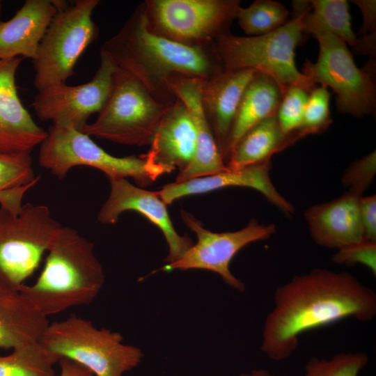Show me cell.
<instances>
[{"instance_id": "6da1fadb", "label": "cell", "mask_w": 376, "mask_h": 376, "mask_svg": "<svg viewBox=\"0 0 376 376\" xmlns=\"http://www.w3.org/2000/svg\"><path fill=\"white\" fill-rule=\"evenodd\" d=\"M376 315V294L346 272L315 268L279 286L262 331L261 351L273 361L289 358L304 333L342 320Z\"/></svg>"}, {"instance_id": "7a4b0ae2", "label": "cell", "mask_w": 376, "mask_h": 376, "mask_svg": "<svg viewBox=\"0 0 376 376\" xmlns=\"http://www.w3.org/2000/svg\"><path fill=\"white\" fill-rule=\"evenodd\" d=\"M100 52L167 104L176 100L170 88L173 79L203 81L224 70L214 44L188 46L151 32L147 26L143 3L120 31L103 44Z\"/></svg>"}, {"instance_id": "3957f363", "label": "cell", "mask_w": 376, "mask_h": 376, "mask_svg": "<svg viewBox=\"0 0 376 376\" xmlns=\"http://www.w3.org/2000/svg\"><path fill=\"white\" fill-rule=\"evenodd\" d=\"M47 252L38 279L22 285L19 292L46 317L92 302L104 283L94 244L76 230L61 226Z\"/></svg>"}, {"instance_id": "277c9868", "label": "cell", "mask_w": 376, "mask_h": 376, "mask_svg": "<svg viewBox=\"0 0 376 376\" xmlns=\"http://www.w3.org/2000/svg\"><path fill=\"white\" fill-rule=\"evenodd\" d=\"M310 11L267 34L238 36L230 33L218 38L214 45L224 70L251 69L273 79L282 93L291 86L309 93L316 84L297 68L295 49L304 40L302 20Z\"/></svg>"}, {"instance_id": "5b68a950", "label": "cell", "mask_w": 376, "mask_h": 376, "mask_svg": "<svg viewBox=\"0 0 376 376\" xmlns=\"http://www.w3.org/2000/svg\"><path fill=\"white\" fill-rule=\"evenodd\" d=\"M123 341L120 333L75 315L49 323L40 340L59 359L80 364L93 376H123L141 363V349Z\"/></svg>"}, {"instance_id": "8992f818", "label": "cell", "mask_w": 376, "mask_h": 376, "mask_svg": "<svg viewBox=\"0 0 376 376\" xmlns=\"http://www.w3.org/2000/svg\"><path fill=\"white\" fill-rule=\"evenodd\" d=\"M61 226L47 205L0 206V292H19Z\"/></svg>"}, {"instance_id": "52a82bcc", "label": "cell", "mask_w": 376, "mask_h": 376, "mask_svg": "<svg viewBox=\"0 0 376 376\" xmlns=\"http://www.w3.org/2000/svg\"><path fill=\"white\" fill-rule=\"evenodd\" d=\"M171 104L156 98L136 79L116 67L110 96L83 132L119 144L150 145Z\"/></svg>"}, {"instance_id": "ba28073f", "label": "cell", "mask_w": 376, "mask_h": 376, "mask_svg": "<svg viewBox=\"0 0 376 376\" xmlns=\"http://www.w3.org/2000/svg\"><path fill=\"white\" fill-rule=\"evenodd\" d=\"M99 3V0H76L56 14L33 60L38 91L66 83L75 75L77 61L98 37L92 15Z\"/></svg>"}, {"instance_id": "9c48e42d", "label": "cell", "mask_w": 376, "mask_h": 376, "mask_svg": "<svg viewBox=\"0 0 376 376\" xmlns=\"http://www.w3.org/2000/svg\"><path fill=\"white\" fill-rule=\"evenodd\" d=\"M38 164L58 179L73 167L90 166L109 178H132L141 187L155 182L161 173L140 157H116L97 145L83 132L52 125L40 144Z\"/></svg>"}, {"instance_id": "30bf717a", "label": "cell", "mask_w": 376, "mask_h": 376, "mask_svg": "<svg viewBox=\"0 0 376 376\" xmlns=\"http://www.w3.org/2000/svg\"><path fill=\"white\" fill-rule=\"evenodd\" d=\"M147 26L155 34L188 46L207 47L230 33L239 0H146Z\"/></svg>"}, {"instance_id": "8fae6325", "label": "cell", "mask_w": 376, "mask_h": 376, "mask_svg": "<svg viewBox=\"0 0 376 376\" xmlns=\"http://www.w3.org/2000/svg\"><path fill=\"white\" fill-rule=\"evenodd\" d=\"M319 45L318 57L315 63L306 60L302 73L336 94L339 112L357 118L375 112V85L373 74L360 69L355 64L347 45L329 32L313 36Z\"/></svg>"}, {"instance_id": "7c38bea8", "label": "cell", "mask_w": 376, "mask_h": 376, "mask_svg": "<svg viewBox=\"0 0 376 376\" xmlns=\"http://www.w3.org/2000/svg\"><path fill=\"white\" fill-rule=\"evenodd\" d=\"M180 214L185 225L195 233L197 241L178 260L166 264L161 270H208L219 274L230 287L244 291L245 285L231 273L230 263L246 245L272 237L276 231L275 225H265L251 219L240 230L214 233L205 228L201 221L189 212L182 210Z\"/></svg>"}, {"instance_id": "4fadbf2b", "label": "cell", "mask_w": 376, "mask_h": 376, "mask_svg": "<svg viewBox=\"0 0 376 376\" xmlns=\"http://www.w3.org/2000/svg\"><path fill=\"white\" fill-rule=\"evenodd\" d=\"M100 53V66L88 82L75 86L58 84L38 91L31 107L39 119L84 131L89 117L100 111L113 88L116 66L105 54Z\"/></svg>"}, {"instance_id": "5bb4252c", "label": "cell", "mask_w": 376, "mask_h": 376, "mask_svg": "<svg viewBox=\"0 0 376 376\" xmlns=\"http://www.w3.org/2000/svg\"><path fill=\"white\" fill-rule=\"evenodd\" d=\"M109 195L97 213V221L102 224H116L126 211H135L147 218L163 233L169 246L167 263L178 260L193 244L187 235L175 230L166 205L157 191L146 190L130 183L126 178H109Z\"/></svg>"}, {"instance_id": "9a60e30c", "label": "cell", "mask_w": 376, "mask_h": 376, "mask_svg": "<svg viewBox=\"0 0 376 376\" xmlns=\"http://www.w3.org/2000/svg\"><path fill=\"white\" fill-rule=\"evenodd\" d=\"M270 160L271 158L237 170L227 169L210 175L174 182L163 187L157 194L167 205L187 196L226 187H247L259 191L285 214L291 215L295 211L293 205L277 191L270 179Z\"/></svg>"}, {"instance_id": "2e32d148", "label": "cell", "mask_w": 376, "mask_h": 376, "mask_svg": "<svg viewBox=\"0 0 376 376\" xmlns=\"http://www.w3.org/2000/svg\"><path fill=\"white\" fill-rule=\"evenodd\" d=\"M22 58H0V152L31 151L47 132L34 121L17 90L16 72Z\"/></svg>"}, {"instance_id": "e0dca14e", "label": "cell", "mask_w": 376, "mask_h": 376, "mask_svg": "<svg viewBox=\"0 0 376 376\" xmlns=\"http://www.w3.org/2000/svg\"><path fill=\"white\" fill-rule=\"evenodd\" d=\"M196 141V130L192 116L185 103L176 97L160 120L149 150L142 156L162 175L176 169L180 172L190 162Z\"/></svg>"}, {"instance_id": "ac0fdd59", "label": "cell", "mask_w": 376, "mask_h": 376, "mask_svg": "<svg viewBox=\"0 0 376 376\" xmlns=\"http://www.w3.org/2000/svg\"><path fill=\"white\" fill-rule=\"evenodd\" d=\"M361 196L347 190L337 198L313 205L305 211L304 217L315 244L338 250L364 240L359 214Z\"/></svg>"}, {"instance_id": "d6986e66", "label": "cell", "mask_w": 376, "mask_h": 376, "mask_svg": "<svg viewBox=\"0 0 376 376\" xmlns=\"http://www.w3.org/2000/svg\"><path fill=\"white\" fill-rule=\"evenodd\" d=\"M65 1L26 0L10 19L0 21V58L32 60L52 20Z\"/></svg>"}, {"instance_id": "ffe728a7", "label": "cell", "mask_w": 376, "mask_h": 376, "mask_svg": "<svg viewBox=\"0 0 376 376\" xmlns=\"http://www.w3.org/2000/svg\"><path fill=\"white\" fill-rule=\"evenodd\" d=\"M255 72L251 69L224 70L201 81L202 109L223 159L238 105Z\"/></svg>"}, {"instance_id": "44dd1931", "label": "cell", "mask_w": 376, "mask_h": 376, "mask_svg": "<svg viewBox=\"0 0 376 376\" xmlns=\"http://www.w3.org/2000/svg\"><path fill=\"white\" fill-rule=\"evenodd\" d=\"M201 81L196 79L175 77L170 83V88L173 94L185 103L190 111L196 130L194 155L188 165L178 172L175 182L204 177L228 169L202 109Z\"/></svg>"}, {"instance_id": "7402d4cb", "label": "cell", "mask_w": 376, "mask_h": 376, "mask_svg": "<svg viewBox=\"0 0 376 376\" xmlns=\"http://www.w3.org/2000/svg\"><path fill=\"white\" fill-rule=\"evenodd\" d=\"M282 91L270 77L255 72L246 86L232 125L224 160L226 163L242 136L264 119L276 115Z\"/></svg>"}, {"instance_id": "603a6c76", "label": "cell", "mask_w": 376, "mask_h": 376, "mask_svg": "<svg viewBox=\"0 0 376 376\" xmlns=\"http://www.w3.org/2000/svg\"><path fill=\"white\" fill-rule=\"evenodd\" d=\"M49 322L19 292H0V347L39 342Z\"/></svg>"}, {"instance_id": "cb8c5ba5", "label": "cell", "mask_w": 376, "mask_h": 376, "mask_svg": "<svg viewBox=\"0 0 376 376\" xmlns=\"http://www.w3.org/2000/svg\"><path fill=\"white\" fill-rule=\"evenodd\" d=\"M298 140L294 133L285 135L276 116L260 121L239 140L226 163L230 170H237L272 158Z\"/></svg>"}, {"instance_id": "d4e9b609", "label": "cell", "mask_w": 376, "mask_h": 376, "mask_svg": "<svg viewBox=\"0 0 376 376\" xmlns=\"http://www.w3.org/2000/svg\"><path fill=\"white\" fill-rule=\"evenodd\" d=\"M310 3L313 11L306 14L302 20L305 34L329 32L346 45H356L358 37L352 29L347 1L312 0Z\"/></svg>"}, {"instance_id": "484cf974", "label": "cell", "mask_w": 376, "mask_h": 376, "mask_svg": "<svg viewBox=\"0 0 376 376\" xmlns=\"http://www.w3.org/2000/svg\"><path fill=\"white\" fill-rule=\"evenodd\" d=\"M59 359L40 341L31 343L0 356V376H55Z\"/></svg>"}, {"instance_id": "4316f807", "label": "cell", "mask_w": 376, "mask_h": 376, "mask_svg": "<svg viewBox=\"0 0 376 376\" xmlns=\"http://www.w3.org/2000/svg\"><path fill=\"white\" fill-rule=\"evenodd\" d=\"M288 9L272 0H256L246 8H241L236 19L249 36L269 33L287 22Z\"/></svg>"}, {"instance_id": "83f0119b", "label": "cell", "mask_w": 376, "mask_h": 376, "mask_svg": "<svg viewBox=\"0 0 376 376\" xmlns=\"http://www.w3.org/2000/svg\"><path fill=\"white\" fill-rule=\"evenodd\" d=\"M368 363L363 352H341L330 359L312 357L301 376H358Z\"/></svg>"}, {"instance_id": "f1b7e54d", "label": "cell", "mask_w": 376, "mask_h": 376, "mask_svg": "<svg viewBox=\"0 0 376 376\" xmlns=\"http://www.w3.org/2000/svg\"><path fill=\"white\" fill-rule=\"evenodd\" d=\"M31 152H0V194L22 187L34 186L39 180L33 168Z\"/></svg>"}, {"instance_id": "f546056e", "label": "cell", "mask_w": 376, "mask_h": 376, "mask_svg": "<svg viewBox=\"0 0 376 376\" xmlns=\"http://www.w3.org/2000/svg\"><path fill=\"white\" fill-rule=\"evenodd\" d=\"M331 94L324 86L315 87L308 93L301 125L295 132L299 139L326 130L332 122L330 116Z\"/></svg>"}, {"instance_id": "4dcf8cb0", "label": "cell", "mask_w": 376, "mask_h": 376, "mask_svg": "<svg viewBox=\"0 0 376 376\" xmlns=\"http://www.w3.org/2000/svg\"><path fill=\"white\" fill-rule=\"evenodd\" d=\"M308 96V92L295 86L283 92L276 116L284 134H291L299 129Z\"/></svg>"}, {"instance_id": "1f68e13d", "label": "cell", "mask_w": 376, "mask_h": 376, "mask_svg": "<svg viewBox=\"0 0 376 376\" xmlns=\"http://www.w3.org/2000/svg\"><path fill=\"white\" fill-rule=\"evenodd\" d=\"M375 173L376 154L374 150L352 163L343 175L341 182L348 190L363 195L373 182Z\"/></svg>"}, {"instance_id": "d6a6232c", "label": "cell", "mask_w": 376, "mask_h": 376, "mask_svg": "<svg viewBox=\"0 0 376 376\" xmlns=\"http://www.w3.org/2000/svg\"><path fill=\"white\" fill-rule=\"evenodd\" d=\"M334 263L346 265L360 264L376 276V242L363 240L360 242L338 249L333 256Z\"/></svg>"}, {"instance_id": "836d02e7", "label": "cell", "mask_w": 376, "mask_h": 376, "mask_svg": "<svg viewBox=\"0 0 376 376\" xmlns=\"http://www.w3.org/2000/svg\"><path fill=\"white\" fill-rule=\"evenodd\" d=\"M359 214L365 240L376 242V196H361Z\"/></svg>"}, {"instance_id": "e575fe53", "label": "cell", "mask_w": 376, "mask_h": 376, "mask_svg": "<svg viewBox=\"0 0 376 376\" xmlns=\"http://www.w3.org/2000/svg\"><path fill=\"white\" fill-rule=\"evenodd\" d=\"M352 2L358 6L362 14V26L358 34L359 37L376 34V1L355 0Z\"/></svg>"}, {"instance_id": "d590c367", "label": "cell", "mask_w": 376, "mask_h": 376, "mask_svg": "<svg viewBox=\"0 0 376 376\" xmlns=\"http://www.w3.org/2000/svg\"><path fill=\"white\" fill-rule=\"evenodd\" d=\"M58 363L60 365L58 376H93L87 368L70 359L61 358Z\"/></svg>"}, {"instance_id": "8d00e7d4", "label": "cell", "mask_w": 376, "mask_h": 376, "mask_svg": "<svg viewBox=\"0 0 376 376\" xmlns=\"http://www.w3.org/2000/svg\"><path fill=\"white\" fill-rule=\"evenodd\" d=\"M238 376H283V375H274L267 369L258 368V369L252 370L249 373H242L240 374Z\"/></svg>"}, {"instance_id": "74e56055", "label": "cell", "mask_w": 376, "mask_h": 376, "mask_svg": "<svg viewBox=\"0 0 376 376\" xmlns=\"http://www.w3.org/2000/svg\"><path fill=\"white\" fill-rule=\"evenodd\" d=\"M1 11H2V2L1 1H0V18H1Z\"/></svg>"}]
</instances>
